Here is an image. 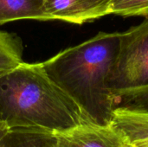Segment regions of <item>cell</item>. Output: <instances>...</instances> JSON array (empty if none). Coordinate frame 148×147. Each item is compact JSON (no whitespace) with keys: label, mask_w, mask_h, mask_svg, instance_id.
<instances>
[{"label":"cell","mask_w":148,"mask_h":147,"mask_svg":"<svg viewBox=\"0 0 148 147\" xmlns=\"http://www.w3.org/2000/svg\"><path fill=\"white\" fill-rule=\"evenodd\" d=\"M121 33L99 32L42 62L48 76L92 123H112L115 104L108 87Z\"/></svg>","instance_id":"1"},{"label":"cell","mask_w":148,"mask_h":147,"mask_svg":"<svg viewBox=\"0 0 148 147\" xmlns=\"http://www.w3.org/2000/svg\"><path fill=\"white\" fill-rule=\"evenodd\" d=\"M0 121L8 127L53 133L90 122L48 76L42 62H22L0 77Z\"/></svg>","instance_id":"2"},{"label":"cell","mask_w":148,"mask_h":147,"mask_svg":"<svg viewBox=\"0 0 148 147\" xmlns=\"http://www.w3.org/2000/svg\"><path fill=\"white\" fill-rule=\"evenodd\" d=\"M108 87L115 108L148 112V16L121 33Z\"/></svg>","instance_id":"3"},{"label":"cell","mask_w":148,"mask_h":147,"mask_svg":"<svg viewBox=\"0 0 148 147\" xmlns=\"http://www.w3.org/2000/svg\"><path fill=\"white\" fill-rule=\"evenodd\" d=\"M55 147H127L122 133L113 124L84 123L74 128L55 133Z\"/></svg>","instance_id":"4"},{"label":"cell","mask_w":148,"mask_h":147,"mask_svg":"<svg viewBox=\"0 0 148 147\" xmlns=\"http://www.w3.org/2000/svg\"><path fill=\"white\" fill-rule=\"evenodd\" d=\"M111 3L112 0H43V10L48 20L82 24L110 15Z\"/></svg>","instance_id":"5"},{"label":"cell","mask_w":148,"mask_h":147,"mask_svg":"<svg viewBox=\"0 0 148 147\" xmlns=\"http://www.w3.org/2000/svg\"><path fill=\"white\" fill-rule=\"evenodd\" d=\"M112 123L124 136L127 147H148V112L115 108Z\"/></svg>","instance_id":"6"},{"label":"cell","mask_w":148,"mask_h":147,"mask_svg":"<svg viewBox=\"0 0 148 147\" xmlns=\"http://www.w3.org/2000/svg\"><path fill=\"white\" fill-rule=\"evenodd\" d=\"M55 133L35 127H8L0 121V147H55Z\"/></svg>","instance_id":"7"},{"label":"cell","mask_w":148,"mask_h":147,"mask_svg":"<svg viewBox=\"0 0 148 147\" xmlns=\"http://www.w3.org/2000/svg\"><path fill=\"white\" fill-rule=\"evenodd\" d=\"M23 19L48 21L43 0H0V24Z\"/></svg>","instance_id":"8"},{"label":"cell","mask_w":148,"mask_h":147,"mask_svg":"<svg viewBox=\"0 0 148 147\" xmlns=\"http://www.w3.org/2000/svg\"><path fill=\"white\" fill-rule=\"evenodd\" d=\"M23 42L17 35L0 30V77L23 62Z\"/></svg>","instance_id":"9"},{"label":"cell","mask_w":148,"mask_h":147,"mask_svg":"<svg viewBox=\"0 0 148 147\" xmlns=\"http://www.w3.org/2000/svg\"><path fill=\"white\" fill-rule=\"evenodd\" d=\"M111 14L121 16H147L148 0H112Z\"/></svg>","instance_id":"10"}]
</instances>
